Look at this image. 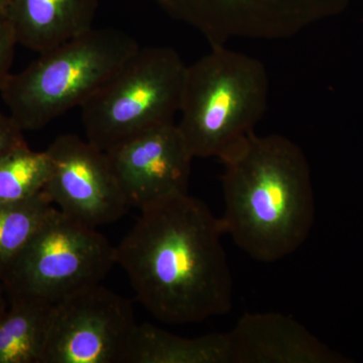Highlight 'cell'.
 Here are the masks:
<instances>
[{
	"mask_svg": "<svg viewBox=\"0 0 363 363\" xmlns=\"http://www.w3.org/2000/svg\"><path fill=\"white\" fill-rule=\"evenodd\" d=\"M219 218L201 200L179 195L140 210L116 247V262L138 302L159 321L196 323L233 307V279Z\"/></svg>",
	"mask_w": 363,
	"mask_h": 363,
	"instance_id": "1",
	"label": "cell"
},
{
	"mask_svg": "<svg viewBox=\"0 0 363 363\" xmlns=\"http://www.w3.org/2000/svg\"><path fill=\"white\" fill-rule=\"evenodd\" d=\"M0 316V363H42L52 305L26 298H9Z\"/></svg>",
	"mask_w": 363,
	"mask_h": 363,
	"instance_id": "14",
	"label": "cell"
},
{
	"mask_svg": "<svg viewBox=\"0 0 363 363\" xmlns=\"http://www.w3.org/2000/svg\"><path fill=\"white\" fill-rule=\"evenodd\" d=\"M116 262V247L96 228L58 209L40 226L1 279L9 298L54 305L99 285Z\"/></svg>",
	"mask_w": 363,
	"mask_h": 363,
	"instance_id": "6",
	"label": "cell"
},
{
	"mask_svg": "<svg viewBox=\"0 0 363 363\" xmlns=\"http://www.w3.org/2000/svg\"><path fill=\"white\" fill-rule=\"evenodd\" d=\"M198 30L210 45L233 39L281 40L336 16L350 0H152Z\"/></svg>",
	"mask_w": 363,
	"mask_h": 363,
	"instance_id": "8",
	"label": "cell"
},
{
	"mask_svg": "<svg viewBox=\"0 0 363 363\" xmlns=\"http://www.w3.org/2000/svg\"><path fill=\"white\" fill-rule=\"evenodd\" d=\"M6 296H7L6 289H4V283H2L1 279H0V316H1L7 309Z\"/></svg>",
	"mask_w": 363,
	"mask_h": 363,
	"instance_id": "19",
	"label": "cell"
},
{
	"mask_svg": "<svg viewBox=\"0 0 363 363\" xmlns=\"http://www.w3.org/2000/svg\"><path fill=\"white\" fill-rule=\"evenodd\" d=\"M98 0H11L6 16L18 44L45 52L89 32Z\"/></svg>",
	"mask_w": 363,
	"mask_h": 363,
	"instance_id": "12",
	"label": "cell"
},
{
	"mask_svg": "<svg viewBox=\"0 0 363 363\" xmlns=\"http://www.w3.org/2000/svg\"><path fill=\"white\" fill-rule=\"evenodd\" d=\"M125 363H233L230 337L213 333L181 337L155 325H138Z\"/></svg>",
	"mask_w": 363,
	"mask_h": 363,
	"instance_id": "13",
	"label": "cell"
},
{
	"mask_svg": "<svg viewBox=\"0 0 363 363\" xmlns=\"http://www.w3.org/2000/svg\"><path fill=\"white\" fill-rule=\"evenodd\" d=\"M105 152L130 208L188 194L194 157L177 123L152 128Z\"/></svg>",
	"mask_w": 363,
	"mask_h": 363,
	"instance_id": "10",
	"label": "cell"
},
{
	"mask_svg": "<svg viewBox=\"0 0 363 363\" xmlns=\"http://www.w3.org/2000/svg\"><path fill=\"white\" fill-rule=\"evenodd\" d=\"M45 152L51 169L44 191L62 213L97 228L130 209L104 150L77 135H63Z\"/></svg>",
	"mask_w": 363,
	"mask_h": 363,
	"instance_id": "9",
	"label": "cell"
},
{
	"mask_svg": "<svg viewBox=\"0 0 363 363\" xmlns=\"http://www.w3.org/2000/svg\"><path fill=\"white\" fill-rule=\"evenodd\" d=\"M26 145L23 131L11 116L0 112V161L14 150Z\"/></svg>",
	"mask_w": 363,
	"mask_h": 363,
	"instance_id": "18",
	"label": "cell"
},
{
	"mask_svg": "<svg viewBox=\"0 0 363 363\" xmlns=\"http://www.w3.org/2000/svg\"><path fill=\"white\" fill-rule=\"evenodd\" d=\"M47 152L21 147L0 161V204L28 199L44 190L50 176Z\"/></svg>",
	"mask_w": 363,
	"mask_h": 363,
	"instance_id": "16",
	"label": "cell"
},
{
	"mask_svg": "<svg viewBox=\"0 0 363 363\" xmlns=\"http://www.w3.org/2000/svg\"><path fill=\"white\" fill-rule=\"evenodd\" d=\"M187 65L169 47L140 48L81 106L86 140L104 150L175 123Z\"/></svg>",
	"mask_w": 363,
	"mask_h": 363,
	"instance_id": "5",
	"label": "cell"
},
{
	"mask_svg": "<svg viewBox=\"0 0 363 363\" xmlns=\"http://www.w3.org/2000/svg\"><path fill=\"white\" fill-rule=\"evenodd\" d=\"M224 212L219 222L253 259L274 262L302 247L315 221L311 169L297 143L250 133L220 157Z\"/></svg>",
	"mask_w": 363,
	"mask_h": 363,
	"instance_id": "2",
	"label": "cell"
},
{
	"mask_svg": "<svg viewBox=\"0 0 363 363\" xmlns=\"http://www.w3.org/2000/svg\"><path fill=\"white\" fill-rule=\"evenodd\" d=\"M16 44L18 40L11 21L6 14L0 13V90L11 74Z\"/></svg>",
	"mask_w": 363,
	"mask_h": 363,
	"instance_id": "17",
	"label": "cell"
},
{
	"mask_svg": "<svg viewBox=\"0 0 363 363\" xmlns=\"http://www.w3.org/2000/svg\"><path fill=\"white\" fill-rule=\"evenodd\" d=\"M233 363H347L288 315L245 313L230 332Z\"/></svg>",
	"mask_w": 363,
	"mask_h": 363,
	"instance_id": "11",
	"label": "cell"
},
{
	"mask_svg": "<svg viewBox=\"0 0 363 363\" xmlns=\"http://www.w3.org/2000/svg\"><path fill=\"white\" fill-rule=\"evenodd\" d=\"M269 95L262 62L226 45H212L211 51L187 66L177 126L194 159H218L253 133Z\"/></svg>",
	"mask_w": 363,
	"mask_h": 363,
	"instance_id": "4",
	"label": "cell"
},
{
	"mask_svg": "<svg viewBox=\"0 0 363 363\" xmlns=\"http://www.w3.org/2000/svg\"><path fill=\"white\" fill-rule=\"evenodd\" d=\"M138 325L126 298L83 289L52 305L42 363H125Z\"/></svg>",
	"mask_w": 363,
	"mask_h": 363,
	"instance_id": "7",
	"label": "cell"
},
{
	"mask_svg": "<svg viewBox=\"0 0 363 363\" xmlns=\"http://www.w3.org/2000/svg\"><path fill=\"white\" fill-rule=\"evenodd\" d=\"M55 210L44 190L28 199L0 204V279Z\"/></svg>",
	"mask_w": 363,
	"mask_h": 363,
	"instance_id": "15",
	"label": "cell"
},
{
	"mask_svg": "<svg viewBox=\"0 0 363 363\" xmlns=\"http://www.w3.org/2000/svg\"><path fill=\"white\" fill-rule=\"evenodd\" d=\"M140 49L128 33L93 28L9 74L0 94L21 130H40L82 106Z\"/></svg>",
	"mask_w": 363,
	"mask_h": 363,
	"instance_id": "3",
	"label": "cell"
},
{
	"mask_svg": "<svg viewBox=\"0 0 363 363\" xmlns=\"http://www.w3.org/2000/svg\"><path fill=\"white\" fill-rule=\"evenodd\" d=\"M11 0H0V13L6 14Z\"/></svg>",
	"mask_w": 363,
	"mask_h": 363,
	"instance_id": "20",
	"label": "cell"
}]
</instances>
